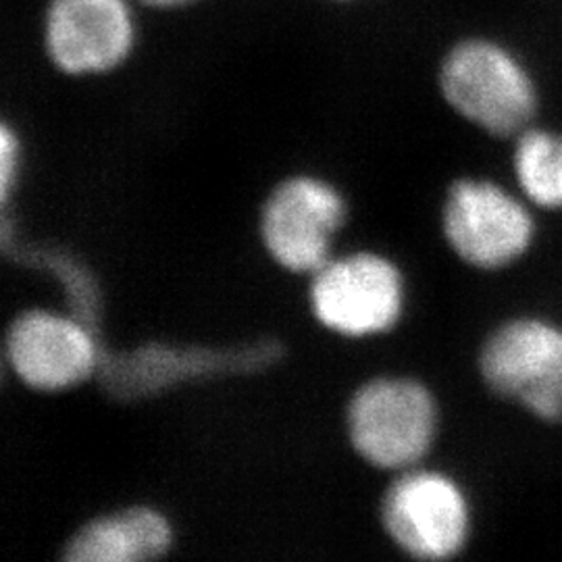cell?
Wrapping results in <instances>:
<instances>
[{
	"mask_svg": "<svg viewBox=\"0 0 562 562\" xmlns=\"http://www.w3.org/2000/svg\"><path fill=\"white\" fill-rule=\"evenodd\" d=\"M438 80L443 101L498 138L519 136L538 113L540 94L531 71L501 42H457L442 59Z\"/></svg>",
	"mask_w": 562,
	"mask_h": 562,
	"instance_id": "6da1fadb",
	"label": "cell"
},
{
	"mask_svg": "<svg viewBox=\"0 0 562 562\" xmlns=\"http://www.w3.org/2000/svg\"><path fill=\"white\" fill-rule=\"evenodd\" d=\"M348 436L362 461L378 469H411L436 440L438 406L415 380L378 378L348 404Z\"/></svg>",
	"mask_w": 562,
	"mask_h": 562,
	"instance_id": "7a4b0ae2",
	"label": "cell"
},
{
	"mask_svg": "<svg viewBox=\"0 0 562 562\" xmlns=\"http://www.w3.org/2000/svg\"><path fill=\"white\" fill-rule=\"evenodd\" d=\"M485 385L533 417L562 422V325L515 317L498 325L480 352Z\"/></svg>",
	"mask_w": 562,
	"mask_h": 562,
	"instance_id": "3957f363",
	"label": "cell"
},
{
	"mask_svg": "<svg viewBox=\"0 0 562 562\" xmlns=\"http://www.w3.org/2000/svg\"><path fill=\"white\" fill-rule=\"evenodd\" d=\"M136 0H48L42 48L69 78H97L123 67L138 46Z\"/></svg>",
	"mask_w": 562,
	"mask_h": 562,
	"instance_id": "277c9868",
	"label": "cell"
},
{
	"mask_svg": "<svg viewBox=\"0 0 562 562\" xmlns=\"http://www.w3.org/2000/svg\"><path fill=\"white\" fill-rule=\"evenodd\" d=\"M442 229L461 261L498 271L521 261L536 240L527 204L490 180H459L448 190Z\"/></svg>",
	"mask_w": 562,
	"mask_h": 562,
	"instance_id": "5b68a950",
	"label": "cell"
},
{
	"mask_svg": "<svg viewBox=\"0 0 562 562\" xmlns=\"http://www.w3.org/2000/svg\"><path fill=\"white\" fill-rule=\"evenodd\" d=\"M382 522L408 557L446 561L467 546L471 506L452 477L438 471H406L383 496Z\"/></svg>",
	"mask_w": 562,
	"mask_h": 562,
	"instance_id": "8992f818",
	"label": "cell"
},
{
	"mask_svg": "<svg viewBox=\"0 0 562 562\" xmlns=\"http://www.w3.org/2000/svg\"><path fill=\"white\" fill-rule=\"evenodd\" d=\"M311 306L323 327L362 338L382 334L401 319V271L383 257L357 252L327 261L311 281Z\"/></svg>",
	"mask_w": 562,
	"mask_h": 562,
	"instance_id": "52a82bcc",
	"label": "cell"
},
{
	"mask_svg": "<svg viewBox=\"0 0 562 562\" xmlns=\"http://www.w3.org/2000/svg\"><path fill=\"white\" fill-rule=\"evenodd\" d=\"M346 217L341 194L317 178L281 181L265 202L262 244L271 259L292 273H317L327 262L331 238Z\"/></svg>",
	"mask_w": 562,
	"mask_h": 562,
	"instance_id": "ba28073f",
	"label": "cell"
},
{
	"mask_svg": "<svg viewBox=\"0 0 562 562\" xmlns=\"http://www.w3.org/2000/svg\"><path fill=\"white\" fill-rule=\"evenodd\" d=\"M83 323L46 311H27L9 325L4 355L21 382L42 392L74 387L99 364L94 338Z\"/></svg>",
	"mask_w": 562,
	"mask_h": 562,
	"instance_id": "9c48e42d",
	"label": "cell"
},
{
	"mask_svg": "<svg viewBox=\"0 0 562 562\" xmlns=\"http://www.w3.org/2000/svg\"><path fill=\"white\" fill-rule=\"evenodd\" d=\"M280 357L278 344H257L241 350H209V348H169L146 346L136 352L115 357L104 364V387L117 398H142L188 378L209 373L252 369Z\"/></svg>",
	"mask_w": 562,
	"mask_h": 562,
	"instance_id": "30bf717a",
	"label": "cell"
},
{
	"mask_svg": "<svg viewBox=\"0 0 562 562\" xmlns=\"http://www.w3.org/2000/svg\"><path fill=\"white\" fill-rule=\"evenodd\" d=\"M171 548V525L161 513L144 506L86 522L65 543L67 562L155 561Z\"/></svg>",
	"mask_w": 562,
	"mask_h": 562,
	"instance_id": "8fae6325",
	"label": "cell"
},
{
	"mask_svg": "<svg viewBox=\"0 0 562 562\" xmlns=\"http://www.w3.org/2000/svg\"><path fill=\"white\" fill-rule=\"evenodd\" d=\"M513 167L527 201L562 211V134L527 127L515 146Z\"/></svg>",
	"mask_w": 562,
	"mask_h": 562,
	"instance_id": "7c38bea8",
	"label": "cell"
},
{
	"mask_svg": "<svg viewBox=\"0 0 562 562\" xmlns=\"http://www.w3.org/2000/svg\"><path fill=\"white\" fill-rule=\"evenodd\" d=\"M18 157H20V140L13 134L11 125H2L0 130V194L2 202L9 199V186L15 176L18 167Z\"/></svg>",
	"mask_w": 562,
	"mask_h": 562,
	"instance_id": "4fadbf2b",
	"label": "cell"
},
{
	"mask_svg": "<svg viewBox=\"0 0 562 562\" xmlns=\"http://www.w3.org/2000/svg\"><path fill=\"white\" fill-rule=\"evenodd\" d=\"M136 2L155 11H180V9L199 4L201 0H136Z\"/></svg>",
	"mask_w": 562,
	"mask_h": 562,
	"instance_id": "5bb4252c",
	"label": "cell"
},
{
	"mask_svg": "<svg viewBox=\"0 0 562 562\" xmlns=\"http://www.w3.org/2000/svg\"><path fill=\"white\" fill-rule=\"evenodd\" d=\"M331 2H355V0H331Z\"/></svg>",
	"mask_w": 562,
	"mask_h": 562,
	"instance_id": "9a60e30c",
	"label": "cell"
}]
</instances>
